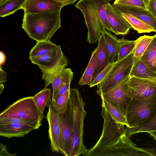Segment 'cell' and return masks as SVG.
Wrapping results in <instances>:
<instances>
[{"instance_id":"7402d4cb","label":"cell","mask_w":156,"mask_h":156,"mask_svg":"<svg viewBox=\"0 0 156 156\" xmlns=\"http://www.w3.org/2000/svg\"><path fill=\"white\" fill-rule=\"evenodd\" d=\"M58 46L50 41H37L30 51L29 58L44 55L55 49Z\"/></svg>"},{"instance_id":"4dcf8cb0","label":"cell","mask_w":156,"mask_h":156,"mask_svg":"<svg viewBox=\"0 0 156 156\" xmlns=\"http://www.w3.org/2000/svg\"><path fill=\"white\" fill-rule=\"evenodd\" d=\"M70 90H68L56 100L50 103L60 115L64 113L67 109L69 98Z\"/></svg>"},{"instance_id":"6da1fadb","label":"cell","mask_w":156,"mask_h":156,"mask_svg":"<svg viewBox=\"0 0 156 156\" xmlns=\"http://www.w3.org/2000/svg\"><path fill=\"white\" fill-rule=\"evenodd\" d=\"M101 114L104 120L101 135L96 144L83 156H144L145 148L138 147L126 134L124 125L117 122L105 107Z\"/></svg>"},{"instance_id":"484cf974","label":"cell","mask_w":156,"mask_h":156,"mask_svg":"<svg viewBox=\"0 0 156 156\" xmlns=\"http://www.w3.org/2000/svg\"><path fill=\"white\" fill-rule=\"evenodd\" d=\"M156 132V115L149 121L141 126L134 128H126V134L129 137L138 133Z\"/></svg>"},{"instance_id":"cb8c5ba5","label":"cell","mask_w":156,"mask_h":156,"mask_svg":"<svg viewBox=\"0 0 156 156\" xmlns=\"http://www.w3.org/2000/svg\"><path fill=\"white\" fill-rule=\"evenodd\" d=\"M130 24L131 28L139 33H150L154 31L150 26L130 14L119 12Z\"/></svg>"},{"instance_id":"4fadbf2b","label":"cell","mask_w":156,"mask_h":156,"mask_svg":"<svg viewBox=\"0 0 156 156\" xmlns=\"http://www.w3.org/2000/svg\"><path fill=\"white\" fill-rule=\"evenodd\" d=\"M105 7L108 21L113 33L116 35L127 34L131 28L130 24L109 2Z\"/></svg>"},{"instance_id":"836d02e7","label":"cell","mask_w":156,"mask_h":156,"mask_svg":"<svg viewBox=\"0 0 156 156\" xmlns=\"http://www.w3.org/2000/svg\"><path fill=\"white\" fill-rule=\"evenodd\" d=\"M114 63L115 62H109L108 65L93 79L91 84L89 85L90 87H93L99 83L110 71Z\"/></svg>"},{"instance_id":"d6a6232c","label":"cell","mask_w":156,"mask_h":156,"mask_svg":"<svg viewBox=\"0 0 156 156\" xmlns=\"http://www.w3.org/2000/svg\"><path fill=\"white\" fill-rule=\"evenodd\" d=\"M149 0H115L114 5L136 7L148 10Z\"/></svg>"},{"instance_id":"e0dca14e","label":"cell","mask_w":156,"mask_h":156,"mask_svg":"<svg viewBox=\"0 0 156 156\" xmlns=\"http://www.w3.org/2000/svg\"><path fill=\"white\" fill-rule=\"evenodd\" d=\"M129 76L135 77L156 82V73L148 67L141 58L135 57Z\"/></svg>"},{"instance_id":"d6986e66","label":"cell","mask_w":156,"mask_h":156,"mask_svg":"<svg viewBox=\"0 0 156 156\" xmlns=\"http://www.w3.org/2000/svg\"><path fill=\"white\" fill-rule=\"evenodd\" d=\"M102 34L106 43L109 62H115L117 61L119 51L118 39L110 32L106 31Z\"/></svg>"},{"instance_id":"52a82bcc","label":"cell","mask_w":156,"mask_h":156,"mask_svg":"<svg viewBox=\"0 0 156 156\" xmlns=\"http://www.w3.org/2000/svg\"><path fill=\"white\" fill-rule=\"evenodd\" d=\"M15 118L41 122L40 114L33 96L21 98L1 112L0 118Z\"/></svg>"},{"instance_id":"5bb4252c","label":"cell","mask_w":156,"mask_h":156,"mask_svg":"<svg viewBox=\"0 0 156 156\" xmlns=\"http://www.w3.org/2000/svg\"><path fill=\"white\" fill-rule=\"evenodd\" d=\"M41 125V122H36L0 125V135L9 138L24 137L33 130L38 129Z\"/></svg>"},{"instance_id":"ab89813d","label":"cell","mask_w":156,"mask_h":156,"mask_svg":"<svg viewBox=\"0 0 156 156\" xmlns=\"http://www.w3.org/2000/svg\"><path fill=\"white\" fill-rule=\"evenodd\" d=\"M0 65L1 66L5 62L6 60V56L5 54L2 51L0 52Z\"/></svg>"},{"instance_id":"b9f144b4","label":"cell","mask_w":156,"mask_h":156,"mask_svg":"<svg viewBox=\"0 0 156 156\" xmlns=\"http://www.w3.org/2000/svg\"><path fill=\"white\" fill-rule=\"evenodd\" d=\"M149 133L156 141V132H151Z\"/></svg>"},{"instance_id":"f35d334b","label":"cell","mask_w":156,"mask_h":156,"mask_svg":"<svg viewBox=\"0 0 156 156\" xmlns=\"http://www.w3.org/2000/svg\"><path fill=\"white\" fill-rule=\"evenodd\" d=\"M7 74L2 69L1 66L0 68V83L5 82L6 81Z\"/></svg>"},{"instance_id":"83f0119b","label":"cell","mask_w":156,"mask_h":156,"mask_svg":"<svg viewBox=\"0 0 156 156\" xmlns=\"http://www.w3.org/2000/svg\"><path fill=\"white\" fill-rule=\"evenodd\" d=\"M136 40L130 41L123 37L118 39L119 51L117 61L124 58L132 53L135 46Z\"/></svg>"},{"instance_id":"7dc6e473","label":"cell","mask_w":156,"mask_h":156,"mask_svg":"<svg viewBox=\"0 0 156 156\" xmlns=\"http://www.w3.org/2000/svg\"><path fill=\"white\" fill-rule=\"evenodd\" d=\"M155 72L156 73V70H155Z\"/></svg>"},{"instance_id":"7a4b0ae2","label":"cell","mask_w":156,"mask_h":156,"mask_svg":"<svg viewBox=\"0 0 156 156\" xmlns=\"http://www.w3.org/2000/svg\"><path fill=\"white\" fill-rule=\"evenodd\" d=\"M106 0H79L75 6L84 16L88 29L87 41L93 44L98 41L101 34L108 31L113 33L109 25L105 9Z\"/></svg>"},{"instance_id":"8992f818","label":"cell","mask_w":156,"mask_h":156,"mask_svg":"<svg viewBox=\"0 0 156 156\" xmlns=\"http://www.w3.org/2000/svg\"><path fill=\"white\" fill-rule=\"evenodd\" d=\"M135 60L132 53L115 62L109 72L97 85V93L100 96L129 77Z\"/></svg>"},{"instance_id":"ffe728a7","label":"cell","mask_w":156,"mask_h":156,"mask_svg":"<svg viewBox=\"0 0 156 156\" xmlns=\"http://www.w3.org/2000/svg\"><path fill=\"white\" fill-rule=\"evenodd\" d=\"M39 111L41 120L44 117V112L52 98V93L49 88L44 87L33 96Z\"/></svg>"},{"instance_id":"9c48e42d","label":"cell","mask_w":156,"mask_h":156,"mask_svg":"<svg viewBox=\"0 0 156 156\" xmlns=\"http://www.w3.org/2000/svg\"><path fill=\"white\" fill-rule=\"evenodd\" d=\"M48 124V136L51 149L53 152H62V136L60 115L50 104L46 116Z\"/></svg>"},{"instance_id":"74e56055","label":"cell","mask_w":156,"mask_h":156,"mask_svg":"<svg viewBox=\"0 0 156 156\" xmlns=\"http://www.w3.org/2000/svg\"><path fill=\"white\" fill-rule=\"evenodd\" d=\"M16 155V153L13 154L9 153L7 151L6 146L2 143L0 145V156H14Z\"/></svg>"},{"instance_id":"30bf717a","label":"cell","mask_w":156,"mask_h":156,"mask_svg":"<svg viewBox=\"0 0 156 156\" xmlns=\"http://www.w3.org/2000/svg\"><path fill=\"white\" fill-rule=\"evenodd\" d=\"M127 95L132 99H140L156 94V82L130 77L127 83Z\"/></svg>"},{"instance_id":"d590c367","label":"cell","mask_w":156,"mask_h":156,"mask_svg":"<svg viewBox=\"0 0 156 156\" xmlns=\"http://www.w3.org/2000/svg\"><path fill=\"white\" fill-rule=\"evenodd\" d=\"M69 68H65L52 81L51 83L52 87V96L57 91L68 73Z\"/></svg>"},{"instance_id":"bcb514c9","label":"cell","mask_w":156,"mask_h":156,"mask_svg":"<svg viewBox=\"0 0 156 156\" xmlns=\"http://www.w3.org/2000/svg\"><path fill=\"white\" fill-rule=\"evenodd\" d=\"M107 0L108 2H110V1H112L113 0Z\"/></svg>"},{"instance_id":"4316f807","label":"cell","mask_w":156,"mask_h":156,"mask_svg":"<svg viewBox=\"0 0 156 156\" xmlns=\"http://www.w3.org/2000/svg\"><path fill=\"white\" fill-rule=\"evenodd\" d=\"M154 37V36H151L145 35L136 40L135 46L132 52L135 57L141 58Z\"/></svg>"},{"instance_id":"7bdbcfd3","label":"cell","mask_w":156,"mask_h":156,"mask_svg":"<svg viewBox=\"0 0 156 156\" xmlns=\"http://www.w3.org/2000/svg\"><path fill=\"white\" fill-rule=\"evenodd\" d=\"M4 85L3 84L0 83V94L3 91L4 88Z\"/></svg>"},{"instance_id":"5b68a950","label":"cell","mask_w":156,"mask_h":156,"mask_svg":"<svg viewBox=\"0 0 156 156\" xmlns=\"http://www.w3.org/2000/svg\"><path fill=\"white\" fill-rule=\"evenodd\" d=\"M156 115V94L146 98L132 99L127 108V128L140 126Z\"/></svg>"},{"instance_id":"3957f363","label":"cell","mask_w":156,"mask_h":156,"mask_svg":"<svg viewBox=\"0 0 156 156\" xmlns=\"http://www.w3.org/2000/svg\"><path fill=\"white\" fill-rule=\"evenodd\" d=\"M69 103L71 137L69 156L83 155L87 149L83 140V121L87 112L84 101L77 88L70 89Z\"/></svg>"},{"instance_id":"2e32d148","label":"cell","mask_w":156,"mask_h":156,"mask_svg":"<svg viewBox=\"0 0 156 156\" xmlns=\"http://www.w3.org/2000/svg\"><path fill=\"white\" fill-rule=\"evenodd\" d=\"M62 136V154L69 156L71 144V137L70 126V106L69 103L66 111L60 115Z\"/></svg>"},{"instance_id":"9a60e30c","label":"cell","mask_w":156,"mask_h":156,"mask_svg":"<svg viewBox=\"0 0 156 156\" xmlns=\"http://www.w3.org/2000/svg\"><path fill=\"white\" fill-rule=\"evenodd\" d=\"M119 12L130 14L151 27L156 33V18L147 9L141 8L112 4Z\"/></svg>"},{"instance_id":"1f68e13d","label":"cell","mask_w":156,"mask_h":156,"mask_svg":"<svg viewBox=\"0 0 156 156\" xmlns=\"http://www.w3.org/2000/svg\"><path fill=\"white\" fill-rule=\"evenodd\" d=\"M68 64V62H64L54 69L48 72H42V79L45 82L44 87H47L65 68Z\"/></svg>"},{"instance_id":"277c9868","label":"cell","mask_w":156,"mask_h":156,"mask_svg":"<svg viewBox=\"0 0 156 156\" xmlns=\"http://www.w3.org/2000/svg\"><path fill=\"white\" fill-rule=\"evenodd\" d=\"M61 11L24 13L22 27L30 38L37 42L50 41L61 27Z\"/></svg>"},{"instance_id":"ba28073f","label":"cell","mask_w":156,"mask_h":156,"mask_svg":"<svg viewBox=\"0 0 156 156\" xmlns=\"http://www.w3.org/2000/svg\"><path fill=\"white\" fill-rule=\"evenodd\" d=\"M129 77L100 96L101 99L109 102L125 117L127 108L132 99L127 95L126 92L127 83Z\"/></svg>"},{"instance_id":"f6af8a7d","label":"cell","mask_w":156,"mask_h":156,"mask_svg":"<svg viewBox=\"0 0 156 156\" xmlns=\"http://www.w3.org/2000/svg\"><path fill=\"white\" fill-rule=\"evenodd\" d=\"M6 0H0V5L2 4L3 3H4Z\"/></svg>"},{"instance_id":"ee69618b","label":"cell","mask_w":156,"mask_h":156,"mask_svg":"<svg viewBox=\"0 0 156 156\" xmlns=\"http://www.w3.org/2000/svg\"><path fill=\"white\" fill-rule=\"evenodd\" d=\"M55 1H56L57 2H62L64 3L65 0H55Z\"/></svg>"},{"instance_id":"f546056e","label":"cell","mask_w":156,"mask_h":156,"mask_svg":"<svg viewBox=\"0 0 156 156\" xmlns=\"http://www.w3.org/2000/svg\"><path fill=\"white\" fill-rule=\"evenodd\" d=\"M73 73L70 68L63 79L55 94L52 96L51 102L56 100L60 96L70 90L71 81L73 78Z\"/></svg>"},{"instance_id":"8d00e7d4","label":"cell","mask_w":156,"mask_h":156,"mask_svg":"<svg viewBox=\"0 0 156 156\" xmlns=\"http://www.w3.org/2000/svg\"><path fill=\"white\" fill-rule=\"evenodd\" d=\"M148 10L156 18V0H149Z\"/></svg>"},{"instance_id":"e575fe53","label":"cell","mask_w":156,"mask_h":156,"mask_svg":"<svg viewBox=\"0 0 156 156\" xmlns=\"http://www.w3.org/2000/svg\"><path fill=\"white\" fill-rule=\"evenodd\" d=\"M37 122L33 121L15 118H0V125L13 124H31Z\"/></svg>"},{"instance_id":"ac0fdd59","label":"cell","mask_w":156,"mask_h":156,"mask_svg":"<svg viewBox=\"0 0 156 156\" xmlns=\"http://www.w3.org/2000/svg\"><path fill=\"white\" fill-rule=\"evenodd\" d=\"M98 41L97 62L93 79L109 63L106 43L103 34H101Z\"/></svg>"},{"instance_id":"60d3db41","label":"cell","mask_w":156,"mask_h":156,"mask_svg":"<svg viewBox=\"0 0 156 156\" xmlns=\"http://www.w3.org/2000/svg\"><path fill=\"white\" fill-rule=\"evenodd\" d=\"M79 0H65L64 3V6L70 4H73Z\"/></svg>"},{"instance_id":"f1b7e54d","label":"cell","mask_w":156,"mask_h":156,"mask_svg":"<svg viewBox=\"0 0 156 156\" xmlns=\"http://www.w3.org/2000/svg\"><path fill=\"white\" fill-rule=\"evenodd\" d=\"M102 100V106L117 122L127 126L126 117L116 108L105 100Z\"/></svg>"},{"instance_id":"8fae6325","label":"cell","mask_w":156,"mask_h":156,"mask_svg":"<svg viewBox=\"0 0 156 156\" xmlns=\"http://www.w3.org/2000/svg\"><path fill=\"white\" fill-rule=\"evenodd\" d=\"M32 63L37 65L41 72L51 71L61 64L68 62L60 45L48 53L42 56L29 58Z\"/></svg>"},{"instance_id":"44dd1931","label":"cell","mask_w":156,"mask_h":156,"mask_svg":"<svg viewBox=\"0 0 156 156\" xmlns=\"http://www.w3.org/2000/svg\"><path fill=\"white\" fill-rule=\"evenodd\" d=\"M98 51V47L92 51L88 65L83 76L79 81L80 85H90L93 80L96 68Z\"/></svg>"},{"instance_id":"7c38bea8","label":"cell","mask_w":156,"mask_h":156,"mask_svg":"<svg viewBox=\"0 0 156 156\" xmlns=\"http://www.w3.org/2000/svg\"><path fill=\"white\" fill-rule=\"evenodd\" d=\"M63 3L55 0H26L22 9L24 13H39L61 10Z\"/></svg>"},{"instance_id":"603a6c76","label":"cell","mask_w":156,"mask_h":156,"mask_svg":"<svg viewBox=\"0 0 156 156\" xmlns=\"http://www.w3.org/2000/svg\"><path fill=\"white\" fill-rule=\"evenodd\" d=\"M141 60L152 70L155 72L156 65V33L149 45Z\"/></svg>"},{"instance_id":"d4e9b609","label":"cell","mask_w":156,"mask_h":156,"mask_svg":"<svg viewBox=\"0 0 156 156\" xmlns=\"http://www.w3.org/2000/svg\"><path fill=\"white\" fill-rule=\"evenodd\" d=\"M26 0H6L0 5V16L4 17L22 9Z\"/></svg>"}]
</instances>
